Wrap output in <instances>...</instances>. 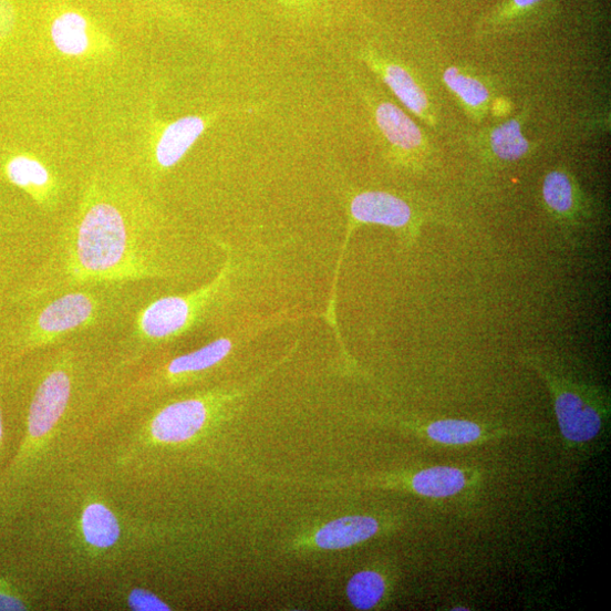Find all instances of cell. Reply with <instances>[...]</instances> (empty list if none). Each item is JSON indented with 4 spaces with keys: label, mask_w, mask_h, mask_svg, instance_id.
Wrapping results in <instances>:
<instances>
[{
    "label": "cell",
    "mask_w": 611,
    "mask_h": 611,
    "mask_svg": "<svg viewBox=\"0 0 611 611\" xmlns=\"http://www.w3.org/2000/svg\"><path fill=\"white\" fill-rule=\"evenodd\" d=\"M134 238L123 214L111 203L93 204L82 216L71 247V269L77 279L107 280L133 276L137 268Z\"/></svg>",
    "instance_id": "6da1fadb"
},
{
    "label": "cell",
    "mask_w": 611,
    "mask_h": 611,
    "mask_svg": "<svg viewBox=\"0 0 611 611\" xmlns=\"http://www.w3.org/2000/svg\"><path fill=\"white\" fill-rule=\"evenodd\" d=\"M526 362L538 373L551 395L565 443L579 449L596 441L610 416L608 393L601 387L551 372L536 356H527Z\"/></svg>",
    "instance_id": "7a4b0ae2"
},
{
    "label": "cell",
    "mask_w": 611,
    "mask_h": 611,
    "mask_svg": "<svg viewBox=\"0 0 611 611\" xmlns=\"http://www.w3.org/2000/svg\"><path fill=\"white\" fill-rule=\"evenodd\" d=\"M227 262L209 284L184 296H168L151 302L136 320V333L148 342H163L188 332L206 315L220 296L229 276Z\"/></svg>",
    "instance_id": "3957f363"
},
{
    "label": "cell",
    "mask_w": 611,
    "mask_h": 611,
    "mask_svg": "<svg viewBox=\"0 0 611 611\" xmlns=\"http://www.w3.org/2000/svg\"><path fill=\"white\" fill-rule=\"evenodd\" d=\"M351 225H377L415 236L420 221L410 203L386 191H363L352 197Z\"/></svg>",
    "instance_id": "277c9868"
},
{
    "label": "cell",
    "mask_w": 611,
    "mask_h": 611,
    "mask_svg": "<svg viewBox=\"0 0 611 611\" xmlns=\"http://www.w3.org/2000/svg\"><path fill=\"white\" fill-rule=\"evenodd\" d=\"M97 302L86 292H72L51 301L35 320L38 341L50 342L95 320Z\"/></svg>",
    "instance_id": "5b68a950"
},
{
    "label": "cell",
    "mask_w": 611,
    "mask_h": 611,
    "mask_svg": "<svg viewBox=\"0 0 611 611\" xmlns=\"http://www.w3.org/2000/svg\"><path fill=\"white\" fill-rule=\"evenodd\" d=\"M403 425L433 444L448 447L478 445L527 434L517 428L484 425L462 420L404 423Z\"/></svg>",
    "instance_id": "8992f818"
},
{
    "label": "cell",
    "mask_w": 611,
    "mask_h": 611,
    "mask_svg": "<svg viewBox=\"0 0 611 611\" xmlns=\"http://www.w3.org/2000/svg\"><path fill=\"white\" fill-rule=\"evenodd\" d=\"M480 478L472 469L436 466L421 469L391 483L426 498L446 499L463 494L474 487Z\"/></svg>",
    "instance_id": "52a82bcc"
},
{
    "label": "cell",
    "mask_w": 611,
    "mask_h": 611,
    "mask_svg": "<svg viewBox=\"0 0 611 611\" xmlns=\"http://www.w3.org/2000/svg\"><path fill=\"white\" fill-rule=\"evenodd\" d=\"M209 406L201 398L173 403L151 425L153 437L163 443H182L194 437L207 423Z\"/></svg>",
    "instance_id": "ba28073f"
},
{
    "label": "cell",
    "mask_w": 611,
    "mask_h": 611,
    "mask_svg": "<svg viewBox=\"0 0 611 611\" xmlns=\"http://www.w3.org/2000/svg\"><path fill=\"white\" fill-rule=\"evenodd\" d=\"M71 396V380L64 371L49 374L39 386L31 404L29 432L42 437L59 423Z\"/></svg>",
    "instance_id": "9c48e42d"
},
{
    "label": "cell",
    "mask_w": 611,
    "mask_h": 611,
    "mask_svg": "<svg viewBox=\"0 0 611 611\" xmlns=\"http://www.w3.org/2000/svg\"><path fill=\"white\" fill-rule=\"evenodd\" d=\"M542 198L548 211L565 224H577L584 215L582 191L571 175L563 170H552L545 177Z\"/></svg>",
    "instance_id": "30bf717a"
},
{
    "label": "cell",
    "mask_w": 611,
    "mask_h": 611,
    "mask_svg": "<svg viewBox=\"0 0 611 611\" xmlns=\"http://www.w3.org/2000/svg\"><path fill=\"white\" fill-rule=\"evenodd\" d=\"M375 124L386 142L401 155H413L423 145L418 125L389 101H380L374 108Z\"/></svg>",
    "instance_id": "8fae6325"
},
{
    "label": "cell",
    "mask_w": 611,
    "mask_h": 611,
    "mask_svg": "<svg viewBox=\"0 0 611 611\" xmlns=\"http://www.w3.org/2000/svg\"><path fill=\"white\" fill-rule=\"evenodd\" d=\"M207 127L208 121L199 116H186L168 124L156 145L158 166L163 169L175 167Z\"/></svg>",
    "instance_id": "7c38bea8"
},
{
    "label": "cell",
    "mask_w": 611,
    "mask_h": 611,
    "mask_svg": "<svg viewBox=\"0 0 611 611\" xmlns=\"http://www.w3.org/2000/svg\"><path fill=\"white\" fill-rule=\"evenodd\" d=\"M366 61L396 95L402 105L421 117L425 116L429 106L427 95L410 72L398 64L387 62L372 54L366 55Z\"/></svg>",
    "instance_id": "4fadbf2b"
},
{
    "label": "cell",
    "mask_w": 611,
    "mask_h": 611,
    "mask_svg": "<svg viewBox=\"0 0 611 611\" xmlns=\"http://www.w3.org/2000/svg\"><path fill=\"white\" fill-rule=\"evenodd\" d=\"M50 37L60 53L79 58L85 55L91 48L93 27L81 12L64 10L51 21Z\"/></svg>",
    "instance_id": "5bb4252c"
},
{
    "label": "cell",
    "mask_w": 611,
    "mask_h": 611,
    "mask_svg": "<svg viewBox=\"0 0 611 611\" xmlns=\"http://www.w3.org/2000/svg\"><path fill=\"white\" fill-rule=\"evenodd\" d=\"M380 529L373 517H344L322 527L315 535V543L327 550L345 549L370 540Z\"/></svg>",
    "instance_id": "9a60e30c"
},
{
    "label": "cell",
    "mask_w": 611,
    "mask_h": 611,
    "mask_svg": "<svg viewBox=\"0 0 611 611\" xmlns=\"http://www.w3.org/2000/svg\"><path fill=\"white\" fill-rule=\"evenodd\" d=\"M235 346L231 338L218 339L203 348L177 356L167 367L172 376H183L210 370L227 359Z\"/></svg>",
    "instance_id": "2e32d148"
},
{
    "label": "cell",
    "mask_w": 611,
    "mask_h": 611,
    "mask_svg": "<svg viewBox=\"0 0 611 611\" xmlns=\"http://www.w3.org/2000/svg\"><path fill=\"white\" fill-rule=\"evenodd\" d=\"M82 529L85 540L99 548L114 546L121 536L116 517L102 504H92L85 508Z\"/></svg>",
    "instance_id": "e0dca14e"
},
{
    "label": "cell",
    "mask_w": 611,
    "mask_h": 611,
    "mask_svg": "<svg viewBox=\"0 0 611 611\" xmlns=\"http://www.w3.org/2000/svg\"><path fill=\"white\" fill-rule=\"evenodd\" d=\"M386 582L376 571H362L354 574L346 586V596L351 604L359 610H371L384 598Z\"/></svg>",
    "instance_id": "ac0fdd59"
},
{
    "label": "cell",
    "mask_w": 611,
    "mask_h": 611,
    "mask_svg": "<svg viewBox=\"0 0 611 611\" xmlns=\"http://www.w3.org/2000/svg\"><path fill=\"white\" fill-rule=\"evenodd\" d=\"M490 147L499 160L517 162L527 155L530 144L522 135L520 123L509 121L493 131Z\"/></svg>",
    "instance_id": "d6986e66"
},
{
    "label": "cell",
    "mask_w": 611,
    "mask_h": 611,
    "mask_svg": "<svg viewBox=\"0 0 611 611\" xmlns=\"http://www.w3.org/2000/svg\"><path fill=\"white\" fill-rule=\"evenodd\" d=\"M9 179L17 186L34 194L45 191L50 186L48 169L37 159L18 156L7 166Z\"/></svg>",
    "instance_id": "ffe728a7"
},
{
    "label": "cell",
    "mask_w": 611,
    "mask_h": 611,
    "mask_svg": "<svg viewBox=\"0 0 611 611\" xmlns=\"http://www.w3.org/2000/svg\"><path fill=\"white\" fill-rule=\"evenodd\" d=\"M443 79L448 89L472 108H479L488 101L489 92L486 86L474 77L458 73L455 68L446 70Z\"/></svg>",
    "instance_id": "44dd1931"
},
{
    "label": "cell",
    "mask_w": 611,
    "mask_h": 611,
    "mask_svg": "<svg viewBox=\"0 0 611 611\" xmlns=\"http://www.w3.org/2000/svg\"><path fill=\"white\" fill-rule=\"evenodd\" d=\"M128 603L133 610L137 611H168L170 607L157 596L143 590L135 589L128 598Z\"/></svg>",
    "instance_id": "7402d4cb"
},
{
    "label": "cell",
    "mask_w": 611,
    "mask_h": 611,
    "mask_svg": "<svg viewBox=\"0 0 611 611\" xmlns=\"http://www.w3.org/2000/svg\"><path fill=\"white\" fill-rule=\"evenodd\" d=\"M545 0H508L503 7L499 17L503 19L516 18L535 10Z\"/></svg>",
    "instance_id": "603a6c76"
},
{
    "label": "cell",
    "mask_w": 611,
    "mask_h": 611,
    "mask_svg": "<svg viewBox=\"0 0 611 611\" xmlns=\"http://www.w3.org/2000/svg\"><path fill=\"white\" fill-rule=\"evenodd\" d=\"M17 22L15 9L11 0H0V39L9 37Z\"/></svg>",
    "instance_id": "cb8c5ba5"
},
{
    "label": "cell",
    "mask_w": 611,
    "mask_h": 611,
    "mask_svg": "<svg viewBox=\"0 0 611 611\" xmlns=\"http://www.w3.org/2000/svg\"><path fill=\"white\" fill-rule=\"evenodd\" d=\"M24 604L17 598L0 593V610H24Z\"/></svg>",
    "instance_id": "d4e9b609"
},
{
    "label": "cell",
    "mask_w": 611,
    "mask_h": 611,
    "mask_svg": "<svg viewBox=\"0 0 611 611\" xmlns=\"http://www.w3.org/2000/svg\"><path fill=\"white\" fill-rule=\"evenodd\" d=\"M281 2H284L287 4H301V3L310 2V0H281Z\"/></svg>",
    "instance_id": "484cf974"
},
{
    "label": "cell",
    "mask_w": 611,
    "mask_h": 611,
    "mask_svg": "<svg viewBox=\"0 0 611 611\" xmlns=\"http://www.w3.org/2000/svg\"><path fill=\"white\" fill-rule=\"evenodd\" d=\"M472 608L465 605H454L452 610H470Z\"/></svg>",
    "instance_id": "4316f807"
},
{
    "label": "cell",
    "mask_w": 611,
    "mask_h": 611,
    "mask_svg": "<svg viewBox=\"0 0 611 611\" xmlns=\"http://www.w3.org/2000/svg\"><path fill=\"white\" fill-rule=\"evenodd\" d=\"M0 436H2V423H0Z\"/></svg>",
    "instance_id": "83f0119b"
}]
</instances>
